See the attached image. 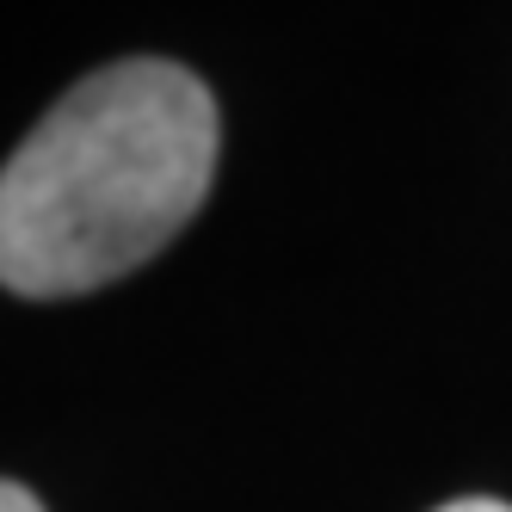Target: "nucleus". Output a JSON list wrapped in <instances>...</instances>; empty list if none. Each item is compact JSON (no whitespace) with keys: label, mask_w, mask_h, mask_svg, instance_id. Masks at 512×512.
I'll list each match as a JSON object with an SVG mask.
<instances>
[{"label":"nucleus","mask_w":512,"mask_h":512,"mask_svg":"<svg viewBox=\"0 0 512 512\" xmlns=\"http://www.w3.org/2000/svg\"><path fill=\"white\" fill-rule=\"evenodd\" d=\"M216 99L179 62H112L68 87L0 167V284L81 297L179 235L216 173Z\"/></svg>","instance_id":"nucleus-1"},{"label":"nucleus","mask_w":512,"mask_h":512,"mask_svg":"<svg viewBox=\"0 0 512 512\" xmlns=\"http://www.w3.org/2000/svg\"><path fill=\"white\" fill-rule=\"evenodd\" d=\"M0 512H44V506H38V494H31V488L0 482Z\"/></svg>","instance_id":"nucleus-2"},{"label":"nucleus","mask_w":512,"mask_h":512,"mask_svg":"<svg viewBox=\"0 0 512 512\" xmlns=\"http://www.w3.org/2000/svg\"><path fill=\"white\" fill-rule=\"evenodd\" d=\"M438 512H512L506 500H451V506H438Z\"/></svg>","instance_id":"nucleus-3"}]
</instances>
